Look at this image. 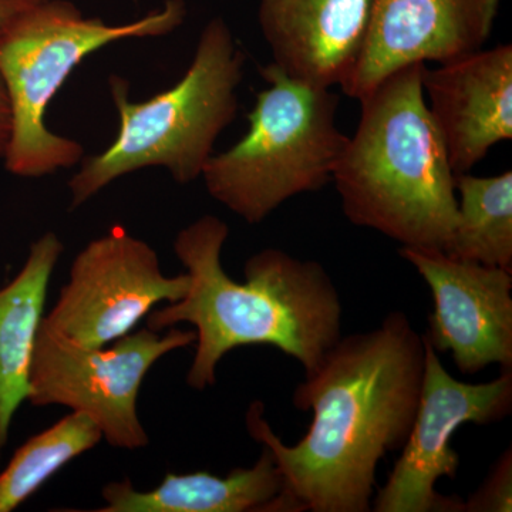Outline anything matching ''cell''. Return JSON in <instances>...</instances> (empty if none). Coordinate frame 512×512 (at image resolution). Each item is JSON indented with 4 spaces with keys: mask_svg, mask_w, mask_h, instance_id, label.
Masks as SVG:
<instances>
[{
    "mask_svg": "<svg viewBox=\"0 0 512 512\" xmlns=\"http://www.w3.org/2000/svg\"><path fill=\"white\" fill-rule=\"evenodd\" d=\"M423 373V335L406 313L390 312L376 329L342 336L296 387L293 406L313 412L299 443L276 436L259 402L249 406V434L272 451L284 493L305 511H370L377 466L412 429Z\"/></svg>",
    "mask_w": 512,
    "mask_h": 512,
    "instance_id": "cell-1",
    "label": "cell"
},
{
    "mask_svg": "<svg viewBox=\"0 0 512 512\" xmlns=\"http://www.w3.org/2000/svg\"><path fill=\"white\" fill-rule=\"evenodd\" d=\"M228 225L205 215L178 232L174 252L190 276L180 301L148 313L154 332L180 323L194 326V360L187 384L204 390L217 382L222 357L244 346H272L293 357L305 375L342 338V302L328 271L268 248L245 262L244 284L221 262Z\"/></svg>",
    "mask_w": 512,
    "mask_h": 512,
    "instance_id": "cell-2",
    "label": "cell"
},
{
    "mask_svg": "<svg viewBox=\"0 0 512 512\" xmlns=\"http://www.w3.org/2000/svg\"><path fill=\"white\" fill-rule=\"evenodd\" d=\"M424 69L404 66L357 100L359 124L332 181L352 224L444 252L457 224L456 174L427 107Z\"/></svg>",
    "mask_w": 512,
    "mask_h": 512,
    "instance_id": "cell-3",
    "label": "cell"
},
{
    "mask_svg": "<svg viewBox=\"0 0 512 512\" xmlns=\"http://www.w3.org/2000/svg\"><path fill=\"white\" fill-rule=\"evenodd\" d=\"M245 56L222 18L202 30L194 59L170 90L134 103L130 83L109 77L120 127L106 150L83 158L70 178V210L92 200L123 175L163 167L178 184L201 177L218 137L235 120Z\"/></svg>",
    "mask_w": 512,
    "mask_h": 512,
    "instance_id": "cell-4",
    "label": "cell"
},
{
    "mask_svg": "<svg viewBox=\"0 0 512 512\" xmlns=\"http://www.w3.org/2000/svg\"><path fill=\"white\" fill-rule=\"evenodd\" d=\"M187 18L184 0L124 25L87 18L70 0H40L0 29V77L10 104L6 170L40 178L69 170L84 158V147L47 127L50 103L84 57L111 43L170 35Z\"/></svg>",
    "mask_w": 512,
    "mask_h": 512,
    "instance_id": "cell-5",
    "label": "cell"
},
{
    "mask_svg": "<svg viewBox=\"0 0 512 512\" xmlns=\"http://www.w3.org/2000/svg\"><path fill=\"white\" fill-rule=\"evenodd\" d=\"M261 74L269 87L256 94L248 133L201 174L208 194L251 225L296 195L326 187L349 141L330 87L293 79L274 63Z\"/></svg>",
    "mask_w": 512,
    "mask_h": 512,
    "instance_id": "cell-6",
    "label": "cell"
},
{
    "mask_svg": "<svg viewBox=\"0 0 512 512\" xmlns=\"http://www.w3.org/2000/svg\"><path fill=\"white\" fill-rule=\"evenodd\" d=\"M194 330L167 333L144 328L89 348L66 338L43 319L37 336L28 400L33 406H64L86 414L103 440L121 450H140L150 439L137 412L144 377L158 360L195 343Z\"/></svg>",
    "mask_w": 512,
    "mask_h": 512,
    "instance_id": "cell-7",
    "label": "cell"
},
{
    "mask_svg": "<svg viewBox=\"0 0 512 512\" xmlns=\"http://www.w3.org/2000/svg\"><path fill=\"white\" fill-rule=\"evenodd\" d=\"M424 373L419 407L399 460L383 488L377 490L376 512H464L460 497L436 490L440 478H456L460 456L451 447L464 423H498L512 410V369L487 383L457 380L424 338Z\"/></svg>",
    "mask_w": 512,
    "mask_h": 512,
    "instance_id": "cell-8",
    "label": "cell"
},
{
    "mask_svg": "<svg viewBox=\"0 0 512 512\" xmlns=\"http://www.w3.org/2000/svg\"><path fill=\"white\" fill-rule=\"evenodd\" d=\"M190 276H165L143 239L114 227L74 258L69 281L45 320L66 338L101 348L133 332L161 302L180 301Z\"/></svg>",
    "mask_w": 512,
    "mask_h": 512,
    "instance_id": "cell-9",
    "label": "cell"
},
{
    "mask_svg": "<svg viewBox=\"0 0 512 512\" xmlns=\"http://www.w3.org/2000/svg\"><path fill=\"white\" fill-rule=\"evenodd\" d=\"M433 295L424 338L450 352L464 375L485 367L512 369V272L453 258L436 249L400 248Z\"/></svg>",
    "mask_w": 512,
    "mask_h": 512,
    "instance_id": "cell-10",
    "label": "cell"
},
{
    "mask_svg": "<svg viewBox=\"0 0 512 512\" xmlns=\"http://www.w3.org/2000/svg\"><path fill=\"white\" fill-rule=\"evenodd\" d=\"M501 0H376L362 55L342 92L362 99L396 70L483 49Z\"/></svg>",
    "mask_w": 512,
    "mask_h": 512,
    "instance_id": "cell-11",
    "label": "cell"
},
{
    "mask_svg": "<svg viewBox=\"0 0 512 512\" xmlns=\"http://www.w3.org/2000/svg\"><path fill=\"white\" fill-rule=\"evenodd\" d=\"M424 97L454 174L512 138V46L480 49L424 69Z\"/></svg>",
    "mask_w": 512,
    "mask_h": 512,
    "instance_id": "cell-12",
    "label": "cell"
},
{
    "mask_svg": "<svg viewBox=\"0 0 512 512\" xmlns=\"http://www.w3.org/2000/svg\"><path fill=\"white\" fill-rule=\"evenodd\" d=\"M376 0H259L276 67L316 86L342 87L362 55Z\"/></svg>",
    "mask_w": 512,
    "mask_h": 512,
    "instance_id": "cell-13",
    "label": "cell"
},
{
    "mask_svg": "<svg viewBox=\"0 0 512 512\" xmlns=\"http://www.w3.org/2000/svg\"><path fill=\"white\" fill-rule=\"evenodd\" d=\"M99 512H302L301 503L284 493V477L274 454L264 446L254 466L228 476L207 471L168 473L158 487L137 491L130 480L103 488Z\"/></svg>",
    "mask_w": 512,
    "mask_h": 512,
    "instance_id": "cell-14",
    "label": "cell"
},
{
    "mask_svg": "<svg viewBox=\"0 0 512 512\" xmlns=\"http://www.w3.org/2000/svg\"><path fill=\"white\" fill-rule=\"evenodd\" d=\"M63 251L55 232H46L33 242L22 271L0 289V454L13 417L28 400L47 289Z\"/></svg>",
    "mask_w": 512,
    "mask_h": 512,
    "instance_id": "cell-15",
    "label": "cell"
},
{
    "mask_svg": "<svg viewBox=\"0 0 512 512\" xmlns=\"http://www.w3.org/2000/svg\"><path fill=\"white\" fill-rule=\"evenodd\" d=\"M457 224L446 254L512 272V171L456 175Z\"/></svg>",
    "mask_w": 512,
    "mask_h": 512,
    "instance_id": "cell-16",
    "label": "cell"
},
{
    "mask_svg": "<svg viewBox=\"0 0 512 512\" xmlns=\"http://www.w3.org/2000/svg\"><path fill=\"white\" fill-rule=\"evenodd\" d=\"M103 440L89 416L72 412L16 451L0 474V512L16 510L74 458Z\"/></svg>",
    "mask_w": 512,
    "mask_h": 512,
    "instance_id": "cell-17",
    "label": "cell"
},
{
    "mask_svg": "<svg viewBox=\"0 0 512 512\" xmlns=\"http://www.w3.org/2000/svg\"><path fill=\"white\" fill-rule=\"evenodd\" d=\"M512 511V451L505 450L495 461L484 483L464 501V512Z\"/></svg>",
    "mask_w": 512,
    "mask_h": 512,
    "instance_id": "cell-18",
    "label": "cell"
},
{
    "mask_svg": "<svg viewBox=\"0 0 512 512\" xmlns=\"http://www.w3.org/2000/svg\"><path fill=\"white\" fill-rule=\"evenodd\" d=\"M40 0H0V29L20 12L35 5ZM10 137V104L5 84L0 77V158L5 156Z\"/></svg>",
    "mask_w": 512,
    "mask_h": 512,
    "instance_id": "cell-19",
    "label": "cell"
}]
</instances>
